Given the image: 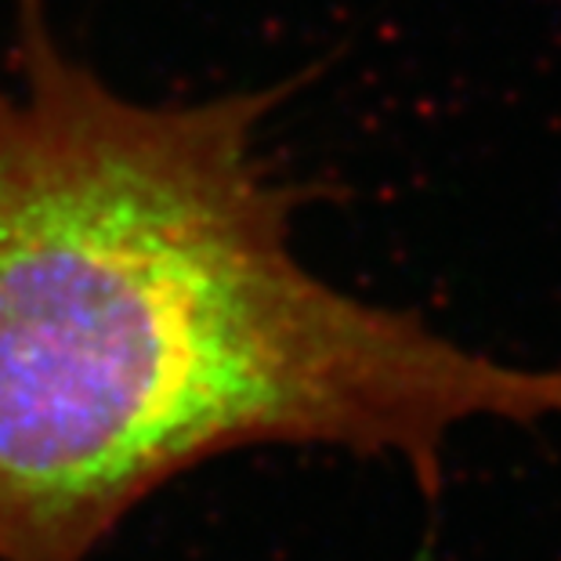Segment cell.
<instances>
[{"label": "cell", "mask_w": 561, "mask_h": 561, "mask_svg": "<svg viewBox=\"0 0 561 561\" xmlns=\"http://www.w3.org/2000/svg\"><path fill=\"white\" fill-rule=\"evenodd\" d=\"M283 88L138 102L22 0L0 80V561H88L214 457H399L561 416V366L463 348L319 279L261 160Z\"/></svg>", "instance_id": "6da1fadb"}]
</instances>
